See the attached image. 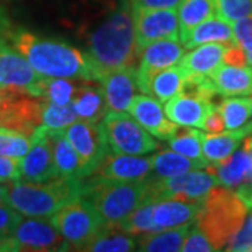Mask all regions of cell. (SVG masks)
Segmentation results:
<instances>
[{"mask_svg":"<svg viewBox=\"0 0 252 252\" xmlns=\"http://www.w3.org/2000/svg\"><path fill=\"white\" fill-rule=\"evenodd\" d=\"M0 35L44 77L98 81L87 54L62 39L36 35L26 28L13 26L3 10H0Z\"/></svg>","mask_w":252,"mask_h":252,"instance_id":"1","label":"cell"},{"mask_svg":"<svg viewBox=\"0 0 252 252\" xmlns=\"http://www.w3.org/2000/svg\"><path fill=\"white\" fill-rule=\"evenodd\" d=\"M86 54L95 67L98 83L107 73L137 64L135 23L127 1H122L93 30Z\"/></svg>","mask_w":252,"mask_h":252,"instance_id":"2","label":"cell"},{"mask_svg":"<svg viewBox=\"0 0 252 252\" xmlns=\"http://www.w3.org/2000/svg\"><path fill=\"white\" fill-rule=\"evenodd\" d=\"M4 203L27 217H51L83 195V181L54 178L46 182L13 180L3 182Z\"/></svg>","mask_w":252,"mask_h":252,"instance_id":"3","label":"cell"},{"mask_svg":"<svg viewBox=\"0 0 252 252\" xmlns=\"http://www.w3.org/2000/svg\"><path fill=\"white\" fill-rule=\"evenodd\" d=\"M247 213L248 207L235 190L215 187L200 202L195 225L219 251L243 227Z\"/></svg>","mask_w":252,"mask_h":252,"instance_id":"4","label":"cell"},{"mask_svg":"<svg viewBox=\"0 0 252 252\" xmlns=\"http://www.w3.org/2000/svg\"><path fill=\"white\" fill-rule=\"evenodd\" d=\"M83 181V195L95 207L107 224H118L150 196L147 181H117L87 177Z\"/></svg>","mask_w":252,"mask_h":252,"instance_id":"5","label":"cell"},{"mask_svg":"<svg viewBox=\"0 0 252 252\" xmlns=\"http://www.w3.org/2000/svg\"><path fill=\"white\" fill-rule=\"evenodd\" d=\"M49 221L69 243L70 250L80 251L107 224L95 207L86 199L79 198L61 207Z\"/></svg>","mask_w":252,"mask_h":252,"instance_id":"6","label":"cell"},{"mask_svg":"<svg viewBox=\"0 0 252 252\" xmlns=\"http://www.w3.org/2000/svg\"><path fill=\"white\" fill-rule=\"evenodd\" d=\"M101 125L111 153L143 156L160 147L158 142L132 115L108 111Z\"/></svg>","mask_w":252,"mask_h":252,"instance_id":"7","label":"cell"},{"mask_svg":"<svg viewBox=\"0 0 252 252\" xmlns=\"http://www.w3.org/2000/svg\"><path fill=\"white\" fill-rule=\"evenodd\" d=\"M44 97L14 87H0V127L31 136L42 125Z\"/></svg>","mask_w":252,"mask_h":252,"instance_id":"8","label":"cell"},{"mask_svg":"<svg viewBox=\"0 0 252 252\" xmlns=\"http://www.w3.org/2000/svg\"><path fill=\"white\" fill-rule=\"evenodd\" d=\"M220 182L210 171L182 172L168 178H149V192L157 200L180 199L188 202H202Z\"/></svg>","mask_w":252,"mask_h":252,"instance_id":"9","label":"cell"},{"mask_svg":"<svg viewBox=\"0 0 252 252\" xmlns=\"http://www.w3.org/2000/svg\"><path fill=\"white\" fill-rule=\"evenodd\" d=\"M137 52L156 41L180 39L178 11L175 9H139L132 7Z\"/></svg>","mask_w":252,"mask_h":252,"instance_id":"10","label":"cell"},{"mask_svg":"<svg viewBox=\"0 0 252 252\" xmlns=\"http://www.w3.org/2000/svg\"><path fill=\"white\" fill-rule=\"evenodd\" d=\"M49 127L39 125L31 137L28 153L20 160V181L26 182H46L58 178L54 160L52 142L48 133Z\"/></svg>","mask_w":252,"mask_h":252,"instance_id":"11","label":"cell"},{"mask_svg":"<svg viewBox=\"0 0 252 252\" xmlns=\"http://www.w3.org/2000/svg\"><path fill=\"white\" fill-rule=\"evenodd\" d=\"M63 133L80 156L90 177L101 160L109 153L102 125L98 122L76 121L72 125L66 126Z\"/></svg>","mask_w":252,"mask_h":252,"instance_id":"12","label":"cell"},{"mask_svg":"<svg viewBox=\"0 0 252 252\" xmlns=\"http://www.w3.org/2000/svg\"><path fill=\"white\" fill-rule=\"evenodd\" d=\"M185 55V48L172 39H161L147 45L139 55V66L136 80L139 90L144 94H152L150 81L156 73L167 67L175 66Z\"/></svg>","mask_w":252,"mask_h":252,"instance_id":"13","label":"cell"},{"mask_svg":"<svg viewBox=\"0 0 252 252\" xmlns=\"http://www.w3.org/2000/svg\"><path fill=\"white\" fill-rule=\"evenodd\" d=\"M11 235L20 245V251H67L69 243L55 228L49 220L28 217L21 220Z\"/></svg>","mask_w":252,"mask_h":252,"instance_id":"14","label":"cell"},{"mask_svg":"<svg viewBox=\"0 0 252 252\" xmlns=\"http://www.w3.org/2000/svg\"><path fill=\"white\" fill-rule=\"evenodd\" d=\"M42 77L23 55L0 35V86L20 89L35 95Z\"/></svg>","mask_w":252,"mask_h":252,"instance_id":"15","label":"cell"},{"mask_svg":"<svg viewBox=\"0 0 252 252\" xmlns=\"http://www.w3.org/2000/svg\"><path fill=\"white\" fill-rule=\"evenodd\" d=\"M152 157H132L130 154L109 152L90 177L117 181H147L152 177Z\"/></svg>","mask_w":252,"mask_h":252,"instance_id":"16","label":"cell"},{"mask_svg":"<svg viewBox=\"0 0 252 252\" xmlns=\"http://www.w3.org/2000/svg\"><path fill=\"white\" fill-rule=\"evenodd\" d=\"M127 111L150 135L161 140L171 139L178 127L162 112L160 101L149 95H135Z\"/></svg>","mask_w":252,"mask_h":252,"instance_id":"17","label":"cell"},{"mask_svg":"<svg viewBox=\"0 0 252 252\" xmlns=\"http://www.w3.org/2000/svg\"><path fill=\"white\" fill-rule=\"evenodd\" d=\"M136 72H137V66H127L124 69L107 73L101 79L99 84L104 91L108 111H115V112L127 111L132 99L135 97L136 90H139Z\"/></svg>","mask_w":252,"mask_h":252,"instance_id":"18","label":"cell"},{"mask_svg":"<svg viewBox=\"0 0 252 252\" xmlns=\"http://www.w3.org/2000/svg\"><path fill=\"white\" fill-rule=\"evenodd\" d=\"M215 108L213 104L180 93L165 102V115L174 124L202 127L207 114Z\"/></svg>","mask_w":252,"mask_h":252,"instance_id":"19","label":"cell"},{"mask_svg":"<svg viewBox=\"0 0 252 252\" xmlns=\"http://www.w3.org/2000/svg\"><path fill=\"white\" fill-rule=\"evenodd\" d=\"M52 150H54V160L56 165V171L61 178L66 180H84L89 177L84 162L81 161L80 156L74 150L67 137L63 133V129H49L48 130Z\"/></svg>","mask_w":252,"mask_h":252,"instance_id":"20","label":"cell"},{"mask_svg":"<svg viewBox=\"0 0 252 252\" xmlns=\"http://www.w3.org/2000/svg\"><path fill=\"white\" fill-rule=\"evenodd\" d=\"M250 133H252V121L225 133H202V152L205 158L210 164H224L237 150L244 137Z\"/></svg>","mask_w":252,"mask_h":252,"instance_id":"21","label":"cell"},{"mask_svg":"<svg viewBox=\"0 0 252 252\" xmlns=\"http://www.w3.org/2000/svg\"><path fill=\"white\" fill-rule=\"evenodd\" d=\"M223 97L252 95V67L220 64L207 74Z\"/></svg>","mask_w":252,"mask_h":252,"instance_id":"22","label":"cell"},{"mask_svg":"<svg viewBox=\"0 0 252 252\" xmlns=\"http://www.w3.org/2000/svg\"><path fill=\"white\" fill-rule=\"evenodd\" d=\"M200 202H188L180 199H160L156 202L153 220L158 230L192 224L198 216Z\"/></svg>","mask_w":252,"mask_h":252,"instance_id":"23","label":"cell"},{"mask_svg":"<svg viewBox=\"0 0 252 252\" xmlns=\"http://www.w3.org/2000/svg\"><path fill=\"white\" fill-rule=\"evenodd\" d=\"M209 42H219V44H224L225 46L235 45L237 41L234 36V30L230 26V23L219 16H213L200 23L195 28H192L187 36L181 41L185 49H193L196 46Z\"/></svg>","mask_w":252,"mask_h":252,"instance_id":"24","label":"cell"},{"mask_svg":"<svg viewBox=\"0 0 252 252\" xmlns=\"http://www.w3.org/2000/svg\"><path fill=\"white\" fill-rule=\"evenodd\" d=\"M72 104L77 118L87 122H99L108 112L102 87L95 81H81Z\"/></svg>","mask_w":252,"mask_h":252,"instance_id":"25","label":"cell"},{"mask_svg":"<svg viewBox=\"0 0 252 252\" xmlns=\"http://www.w3.org/2000/svg\"><path fill=\"white\" fill-rule=\"evenodd\" d=\"M206 168L227 188H234L243 182H252V152L241 149L231 154L224 164H207Z\"/></svg>","mask_w":252,"mask_h":252,"instance_id":"26","label":"cell"},{"mask_svg":"<svg viewBox=\"0 0 252 252\" xmlns=\"http://www.w3.org/2000/svg\"><path fill=\"white\" fill-rule=\"evenodd\" d=\"M227 46L219 42H209L203 44L189 54H185L178 62L180 69L185 76L188 74H205L207 76L210 72H213L217 66H220L223 62V55Z\"/></svg>","mask_w":252,"mask_h":252,"instance_id":"27","label":"cell"},{"mask_svg":"<svg viewBox=\"0 0 252 252\" xmlns=\"http://www.w3.org/2000/svg\"><path fill=\"white\" fill-rule=\"evenodd\" d=\"M137 241L135 235L122 231L117 224H105L98 234L86 244L80 251L127 252L135 251Z\"/></svg>","mask_w":252,"mask_h":252,"instance_id":"28","label":"cell"},{"mask_svg":"<svg viewBox=\"0 0 252 252\" xmlns=\"http://www.w3.org/2000/svg\"><path fill=\"white\" fill-rule=\"evenodd\" d=\"M192 224H184L160 231L142 234L137 240L139 251L146 252H177L181 251L182 243Z\"/></svg>","mask_w":252,"mask_h":252,"instance_id":"29","label":"cell"},{"mask_svg":"<svg viewBox=\"0 0 252 252\" xmlns=\"http://www.w3.org/2000/svg\"><path fill=\"white\" fill-rule=\"evenodd\" d=\"M209 162L192 160L174 150H161L152 157V178H168L182 172L206 168Z\"/></svg>","mask_w":252,"mask_h":252,"instance_id":"30","label":"cell"},{"mask_svg":"<svg viewBox=\"0 0 252 252\" xmlns=\"http://www.w3.org/2000/svg\"><path fill=\"white\" fill-rule=\"evenodd\" d=\"M216 14L213 0H181L178 6L180 41H182L192 28Z\"/></svg>","mask_w":252,"mask_h":252,"instance_id":"31","label":"cell"},{"mask_svg":"<svg viewBox=\"0 0 252 252\" xmlns=\"http://www.w3.org/2000/svg\"><path fill=\"white\" fill-rule=\"evenodd\" d=\"M81 81L77 79H55L42 77L36 87V97H45L48 101L58 105L70 104L80 87Z\"/></svg>","mask_w":252,"mask_h":252,"instance_id":"32","label":"cell"},{"mask_svg":"<svg viewBox=\"0 0 252 252\" xmlns=\"http://www.w3.org/2000/svg\"><path fill=\"white\" fill-rule=\"evenodd\" d=\"M156 202H157V199L150 195L140 206L136 207L129 216L125 217L122 221H119L117 225L122 231L130 235H135V237L153 233V231H160L153 220V210Z\"/></svg>","mask_w":252,"mask_h":252,"instance_id":"33","label":"cell"},{"mask_svg":"<svg viewBox=\"0 0 252 252\" xmlns=\"http://www.w3.org/2000/svg\"><path fill=\"white\" fill-rule=\"evenodd\" d=\"M184 80L185 74L180 69V66H171L160 70L154 74L150 81L152 95H154V98H157L160 102H167L182 91Z\"/></svg>","mask_w":252,"mask_h":252,"instance_id":"34","label":"cell"},{"mask_svg":"<svg viewBox=\"0 0 252 252\" xmlns=\"http://www.w3.org/2000/svg\"><path fill=\"white\" fill-rule=\"evenodd\" d=\"M168 146L171 150L192 160L209 162L202 152V132L190 126L178 125L171 139H168Z\"/></svg>","mask_w":252,"mask_h":252,"instance_id":"35","label":"cell"},{"mask_svg":"<svg viewBox=\"0 0 252 252\" xmlns=\"http://www.w3.org/2000/svg\"><path fill=\"white\" fill-rule=\"evenodd\" d=\"M219 111L224 119L228 130L238 129L252 118V97L247 98H224L219 104Z\"/></svg>","mask_w":252,"mask_h":252,"instance_id":"36","label":"cell"},{"mask_svg":"<svg viewBox=\"0 0 252 252\" xmlns=\"http://www.w3.org/2000/svg\"><path fill=\"white\" fill-rule=\"evenodd\" d=\"M45 98V97H44ZM79 118L74 112L73 104L67 105H58L45 98L44 107H42V125H45L49 129L61 130L66 126L72 125Z\"/></svg>","mask_w":252,"mask_h":252,"instance_id":"37","label":"cell"},{"mask_svg":"<svg viewBox=\"0 0 252 252\" xmlns=\"http://www.w3.org/2000/svg\"><path fill=\"white\" fill-rule=\"evenodd\" d=\"M31 147V137L16 130L0 127V156L21 158Z\"/></svg>","mask_w":252,"mask_h":252,"instance_id":"38","label":"cell"},{"mask_svg":"<svg viewBox=\"0 0 252 252\" xmlns=\"http://www.w3.org/2000/svg\"><path fill=\"white\" fill-rule=\"evenodd\" d=\"M216 14L230 24L252 14V0H213Z\"/></svg>","mask_w":252,"mask_h":252,"instance_id":"39","label":"cell"},{"mask_svg":"<svg viewBox=\"0 0 252 252\" xmlns=\"http://www.w3.org/2000/svg\"><path fill=\"white\" fill-rule=\"evenodd\" d=\"M233 30L237 44L243 46L247 61L252 66V14L234 21Z\"/></svg>","mask_w":252,"mask_h":252,"instance_id":"40","label":"cell"},{"mask_svg":"<svg viewBox=\"0 0 252 252\" xmlns=\"http://www.w3.org/2000/svg\"><path fill=\"white\" fill-rule=\"evenodd\" d=\"M227 251H252V215L245 219L243 227L227 243Z\"/></svg>","mask_w":252,"mask_h":252,"instance_id":"41","label":"cell"},{"mask_svg":"<svg viewBox=\"0 0 252 252\" xmlns=\"http://www.w3.org/2000/svg\"><path fill=\"white\" fill-rule=\"evenodd\" d=\"M181 251L184 252H206V251H215L213 245L206 238V235L203 234L199 230L196 225H190L188 234L185 237Z\"/></svg>","mask_w":252,"mask_h":252,"instance_id":"42","label":"cell"},{"mask_svg":"<svg viewBox=\"0 0 252 252\" xmlns=\"http://www.w3.org/2000/svg\"><path fill=\"white\" fill-rule=\"evenodd\" d=\"M23 220V216L10 206L0 205V233L1 234H11L13 230Z\"/></svg>","mask_w":252,"mask_h":252,"instance_id":"43","label":"cell"},{"mask_svg":"<svg viewBox=\"0 0 252 252\" xmlns=\"http://www.w3.org/2000/svg\"><path fill=\"white\" fill-rule=\"evenodd\" d=\"M20 160L21 158L0 156V182L20 180Z\"/></svg>","mask_w":252,"mask_h":252,"instance_id":"44","label":"cell"},{"mask_svg":"<svg viewBox=\"0 0 252 252\" xmlns=\"http://www.w3.org/2000/svg\"><path fill=\"white\" fill-rule=\"evenodd\" d=\"M223 62L230 66H245L248 61H247V55L243 46L238 44L227 46L223 55Z\"/></svg>","mask_w":252,"mask_h":252,"instance_id":"45","label":"cell"},{"mask_svg":"<svg viewBox=\"0 0 252 252\" xmlns=\"http://www.w3.org/2000/svg\"><path fill=\"white\" fill-rule=\"evenodd\" d=\"M130 7L139 9H177L181 0H129Z\"/></svg>","mask_w":252,"mask_h":252,"instance_id":"46","label":"cell"},{"mask_svg":"<svg viewBox=\"0 0 252 252\" xmlns=\"http://www.w3.org/2000/svg\"><path fill=\"white\" fill-rule=\"evenodd\" d=\"M224 119L221 117V112L219 111L217 107H215L205 118L202 129H205L207 133H220L224 130Z\"/></svg>","mask_w":252,"mask_h":252,"instance_id":"47","label":"cell"},{"mask_svg":"<svg viewBox=\"0 0 252 252\" xmlns=\"http://www.w3.org/2000/svg\"><path fill=\"white\" fill-rule=\"evenodd\" d=\"M235 193L247 205L248 210L252 209V182H243V184H240L237 190H235Z\"/></svg>","mask_w":252,"mask_h":252,"instance_id":"48","label":"cell"},{"mask_svg":"<svg viewBox=\"0 0 252 252\" xmlns=\"http://www.w3.org/2000/svg\"><path fill=\"white\" fill-rule=\"evenodd\" d=\"M20 251V245L11 234L0 233V252H16Z\"/></svg>","mask_w":252,"mask_h":252,"instance_id":"49","label":"cell"},{"mask_svg":"<svg viewBox=\"0 0 252 252\" xmlns=\"http://www.w3.org/2000/svg\"><path fill=\"white\" fill-rule=\"evenodd\" d=\"M4 203V185L3 182H0V205Z\"/></svg>","mask_w":252,"mask_h":252,"instance_id":"50","label":"cell"},{"mask_svg":"<svg viewBox=\"0 0 252 252\" xmlns=\"http://www.w3.org/2000/svg\"><path fill=\"white\" fill-rule=\"evenodd\" d=\"M0 87H3V86H0Z\"/></svg>","mask_w":252,"mask_h":252,"instance_id":"51","label":"cell"}]
</instances>
